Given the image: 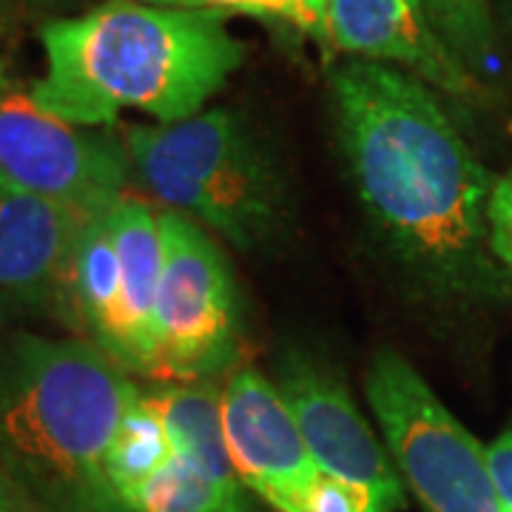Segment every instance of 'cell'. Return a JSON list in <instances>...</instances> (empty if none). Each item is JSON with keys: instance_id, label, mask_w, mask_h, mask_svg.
I'll use <instances>...</instances> for the list:
<instances>
[{"instance_id": "cell-3", "label": "cell", "mask_w": 512, "mask_h": 512, "mask_svg": "<svg viewBox=\"0 0 512 512\" xmlns=\"http://www.w3.org/2000/svg\"><path fill=\"white\" fill-rule=\"evenodd\" d=\"M140 387L86 339L18 333L0 345V467L37 512H140L109 470Z\"/></svg>"}, {"instance_id": "cell-6", "label": "cell", "mask_w": 512, "mask_h": 512, "mask_svg": "<svg viewBox=\"0 0 512 512\" xmlns=\"http://www.w3.org/2000/svg\"><path fill=\"white\" fill-rule=\"evenodd\" d=\"M365 396L387 456L424 512H504L490 476L487 444L444 407L402 353L384 348L373 356Z\"/></svg>"}, {"instance_id": "cell-14", "label": "cell", "mask_w": 512, "mask_h": 512, "mask_svg": "<svg viewBox=\"0 0 512 512\" xmlns=\"http://www.w3.org/2000/svg\"><path fill=\"white\" fill-rule=\"evenodd\" d=\"M171 461V447L157 413L148 407L146 393L126 410L114 441H111L109 470L120 495L137 510V495L148 484V478L163 470Z\"/></svg>"}, {"instance_id": "cell-20", "label": "cell", "mask_w": 512, "mask_h": 512, "mask_svg": "<svg viewBox=\"0 0 512 512\" xmlns=\"http://www.w3.org/2000/svg\"><path fill=\"white\" fill-rule=\"evenodd\" d=\"M77 0H0V26H18L23 20H55L63 18Z\"/></svg>"}, {"instance_id": "cell-19", "label": "cell", "mask_w": 512, "mask_h": 512, "mask_svg": "<svg viewBox=\"0 0 512 512\" xmlns=\"http://www.w3.org/2000/svg\"><path fill=\"white\" fill-rule=\"evenodd\" d=\"M487 464L501 498V510L512 512V427L487 444Z\"/></svg>"}, {"instance_id": "cell-9", "label": "cell", "mask_w": 512, "mask_h": 512, "mask_svg": "<svg viewBox=\"0 0 512 512\" xmlns=\"http://www.w3.org/2000/svg\"><path fill=\"white\" fill-rule=\"evenodd\" d=\"M279 393L319 470L339 484L356 512H402L404 481L387 458L350 390L311 359L291 356L279 370Z\"/></svg>"}, {"instance_id": "cell-10", "label": "cell", "mask_w": 512, "mask_h": 512, "mask_svg": "<svg viewBox=\"0 0 512 512\" xmlns=\"http://www.w3.org/2000/svg\"><path fill=\"white\" fill-rule=\"evenodd\" d=\"M228 453L248 493L276 512H311L325 484L279 387L256 367L237 365L222 384Z\"/></svg>"}, {"instance_id": "cell-13", "label": "cell", "mask_w": 512, "mask_h": 512, "mask_svg": "<svg viewBox=\"0 0 512 512\" xmlns=\"http://www.w3.org/2000/svg\"><path fill=\"white\" fill-rule=\"evenodd\" d=\"M146 402L163 424L171 456L220 484H242L225 441L222 387L214 382L163 384L146 393Z\"/></svg>"}, {"instance_id": "cell-21", "label": "cell", "mask_w": 512, "mask_h": 512, "mask_svg": "<svg viewBox=\"0 0 512 512\" xmlns=\"http://www.w3.org/2000/svg\"><path fill=\"white\" fill-rule=\"evenodd\" d=\"M305 3H308L313 12H316L319 18L325 20V26H328V0H305Z\"/></svg>"}, {"instance_id": "cell-16", "label": "cell", "mask_w": 512, "mask_h": 512, "mask_svg": "<svg viewBox=\"0 0 512 512\" xmlns=\"http://www.w3.org/2000/svg\"><path fill=\"white\" fill-rule=\"evenodd\" d=\"M140 512H254L248 487H231L171 456L137 495Z\"/></svg>"}, {"instance_id": "cell-2", "label": "cell", "mask_w": 512, "mask_h": 512, "mask_svg": "<svg viewBox=\"0 0 512 512\" xmlns=\"http://www.w3.org/2000/svg\"><path fill=\"white\" fill-rule=\"evenodd\" d=\"M46 72L29 83L40 109L80 128H111L123 111L157 123L194 117L245 63L228 15L106 0L37 29Z\"/></svg>"}, {"instance_id": "cell-15", "label": "cell", "mask_w": 512, "mask_h": 512, "mask_svg": "<svg viewBox=\"0 0 512 512\" xmlns=\"http://www.w3.org/2000/svg\"><path fill=\"white\" fill-rule=\"evenodd\" d=\"M441 40L461 57L478 80L501 72V49L487 0H413Z\"/></svg>"}, {"instance_id": "cell-4", "label": "cell", "mask_w": 512, "mask_h": 512, "mask_svg": "<svg viewBox=\"0 0 512 512\" xmlns=\"http://www.w3.org/2000/svg\"><path fill=\"white\" fill-rule=\"evenodd\" d=\"M131 177L168 211L208 225L239 251L268 242L285 214V180L268 146L231 109L123 128Z\"/></svg>"}, {"instance_id": "cell-11", "label": "cell", "mask_w": 512, "mask_h": 512, "mask_svg": "<svg viewBox=\"0 0 512 512\" xmlns=\"http://www.w3.org/2000/svg\"><path fill=\"white\" fill-rule=\"evenodd\" d=\"M328 49L396 66L461 106L490 97L413 0H328Z\"/></svg>"}, {"instance_id": "cell-12", "label": "cell", "mask_w": 512, "mask_h": 512, "mask_svg": "<svg viewBox=\"0 0 512 512\" xmlns=\"http://www.w3.org/2000/svg\"><path fill=\"white\" fill-rule=\"evenodd\" d=\"M89 214L0 183V305L60 311L74 242Z\"/></svg>"}, {"instance_id": "cell-17", "label": "cell", "mask_w": 512, "mask_h": 512, "mask_svg": "<svg viewBox=\"0 0 512 512\" xmlns=\"http://www.w3.org/2000/svg\"><path fill=\"white\" fill-rule=\"evenodd\" d=\"M137 3L208 9V12H222V15H248L265 23H282L328 49V26L305 0H137Z\"/></svg>"}, {"instance_id": "cell-1", "label": "cell", "mask_w": 512, "mask_h": 512, "mask_svg": "<svg viewBox=\"0 0 512 512\" xmlns=\"http://www.w3.org/2000/svg\"><path fill=\"white\" fill-rule=\"evenodd\" d=\"M336 140L367 220L436 293L501 299L512 288L490 245L495 177L419 77L348 57L328 74Z\"/></svg>"}, {"instance_id": "cell-5", "label": "cell", "mask_w": 512, "mask_h": 512, "mask_svg": "<svg viewBox=\"0 0 512 512\" xmlns=\"http://www.w3.org/2000/svg\"><path fill=\"white\" fill-rule=\"evenodd\" d=\"M160 268L157 211L128 194L83 222L66 271L63 319L111 362L140 376L151 362Z\"/></svg>"}, {"instance_id": "cell-18", "label": "cell", "mask_w": 512, "mask_h": 512, "mask_svg": "<svg viewBox=\"0 0 512 512\" xmlns=\"http://www.w3.org/2000/svg\"><path fill=\"white\" fill-rule=\"evenodd\" d=\"M487 222H490V245L495 259L501 262L504 274L512 282V171L495 177Z\"/></svg>"}, {"instance_id": "cell-7", "label": "cell", "mask_w": 512, "mask_h": 512, "mask_svg": "<svg viewBox=\"0 0 512 512\" xmlns=\"http://www.w3.org/2000/svg\"><path fill=\"white\" fill-rule=\"evenodd\" d=\"M163 268L154 299L148 379L214 382L237 367L239 288L217 242L177 211H157Z\"/></svg>"}, {"instance_id": "cell-8", "label": "cell", "mask_w": 512, "mask_h": 512, "mask_svg": "<svg viewBox=\"0 0 512 512\" xmlns=\"http://www.w3.org/2000/svg\"><path fill=\"white\" fill-rule=\"evenodd\" d=\"M131 180L123 137L40 109L0 63V183L92 217L128 197Z\"/></svg>"}]
</instances>
